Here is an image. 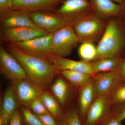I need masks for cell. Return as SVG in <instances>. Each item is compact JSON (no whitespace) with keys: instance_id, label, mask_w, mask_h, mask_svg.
Instances as JSON below:
<instances>
[{"instance_id":"cell-1","label":"cell","mask_w":125,"mask_h":125,"mask_svg":"<svg viewBox=\"0 0 125 125\" xmlns=\"http://www.w3.org/2000/svg\"><path fill=\"white\" fill-rule=\"evenodd\" d=\"M8 51L20 63L29 79L47 90L60 71L46 57L25 53L8 45Z\"/></svg>"},{"instance_id":"cell-2","label":"cell","mask_w":125,"mask_h":125,"mask_svg":"<svg viewBox=\"0 0 125 125\" xmlns=\"http://www.w3.org/2000/svg\"><path fill=\"white\" fill-rule=\"evenodd\" d=\"M122 37L117 24L111 21L106 26L105 31L96 47V60L116 57L121 49Z\"/></svg>"},{"instance_id":"cell-3","label":"cell","mask_w":125,"mask_h":125,"mask_svg":"<svg viewBox=\"0 0 125 125\" xmlns=\"http://www.w3.org/2000/svg\"><path fill=\"white\" fill-rule=\"evenodd\" d=\"M79 42L73 27L67 25L52 34L50 55L64 57L71 54Z\"/></svg>"},{"instance_id":"cell-4","label":"cell","mask_w":125,"mask_h":125,"mask_svg":"<svg viewBox=\"0 0 125 125\" xmlns=\"http://www.w3.org/2000/svg\"><path fill=\"white\" fill-rule=\"evenodd\" d=\"M80 42H93L101 38L106 27L102 21L93 16L80 18L72 25Z\"/></svg>"},{"instance_id":"cell-5","label":"cell","mask_w":125,"mask_h":125,"mask_svg":"<svg viewBox=\"0 0 125 125\" xmlns=\"http://www.w3.org/2000/svg\"><path fill=\"white\" fill-rule=\"evenodd\" d=\"M109 94L96 97L89 107L83 125H104L113 115Z\"/></svg>"},{"instance_id":"cell-6","label":"cell","mask_w":125,"mask_h":125,"mask_svg":"<svg viewBox=\"0 0 125 125\" xmlns=\"http://www.w3.org/2000/svg\"><path fill=\"white\" fill-rule=\"evenodd\" d=\"M30 16L34 24L49 34H53L69 23L54 11L30 12Z\"/></svg>"},{"instance_id":"cell-7","label":"cell","mask_w":125,"mask_h":125,"mask_svg":"<svg viewBox=\"0 0 125 125\" xmlns=\"http://www.w3.org/2000/svg\"><path fill=\"white\" fill-rule=\"evenodd\" d=\"M11 86L20 105L27 108L45 91L29 79L12 81Z\"/></svg>"},{"instance_id":"cell-8","label":"cell","mask_w":125,"mask_h":125,"mask_svg":"<svg viewBox=\"0 0 125 125\" xmlns=\"http://www.w3.org/2000/svg\"><path fill=\"white\" fill-rule=\"evenodd\" d=\"M52 35L48 34L27 41L7 43V45L25 53L46 58L50 55Z\"/></svg>"},{"instance_id":"cell-9","label":"cell","mask_w":125,"mask_h":125,"mask_svg":"<svg viewBox=\"0 0 125 125\" xmlns=\"http://www.w3.org/2000/svg\"><path fill=\"white\" fill-rule=\"evenodd\" d=\"M0 71L5 78L11 81L29 79L20 63L1 43L0 46Z\"/></svg>"},{"instance_id":"cell-10","label":"cell","mask_w":125,"mask_h":125,"mask_svg":"<svg viewBox=\"0 0 125 125\" xmlns=\"http://www.w3.org/2000/svg\"><path fill=\"white\" fill-rule=\"evenodd\" d=\"M1 29V39L7 43L27 41L49 34L40 29L33 27Z\"/></svg>"},{"instance_id":"cell-11","label":"cell","mask_w":125,"mask_h":125,"mask_svg":"<svg viewBox=\"0 0 125 125\" xmlns=\"http://www.w3.org/2000/svg\"><path fill=\"white\" fill-rule=\"evenodd\" d=\"M29 13L24 10L13 9L0 13L1 28L18 27L38 28L32 21Z\"/></svg>"},{"instance_id":"cell-12","label":"cell","mask_w":125,"mask_h":125,"mask_svg":"<svg viewBox=\"0 0 125 125\" xmlns=\"http://www.w3.org/2000/svg\"><path fill=\"white\" fill-rule=\"evenodd\" d=\"M89 6L86 0H65L54 11L67 21L72 27L75 22L84 16L83 11Z\"/></svg>"},{"instance_id":"cell-13","label":"cell","mask_w":125,"mask_h":125,"mask_svg":"<svg viewBox=\"0 0 125 125\" xmlns=\"http://www.w3.org/2000/svg\"><path fill=\"white\" fill-rule=\"evenodd\" d=\"M46 58L54 65L58 70H69L81 72L94 75L91 62L83 60H70L62 57L50 55Z\"/></svg>"},{"instance_id":"cell-14","label":"cell","mask_w":125,"mask_h":125,"mask_svg":"<svg viewBox=\"0 0 125 125\" xmlns=\"http://www.w3.org/2000/svg\"><path fill=\"white\" fill-rule=\"evenodd\" d=\"M65 0H12L13 9H19L29 12L54 11L61 2Z\"/></svg>"},{"instance_id":"cell-15","label":"cell","mask_w":125,"mask_h":125,"mask_svg":"<svg viewBox=\"0 0 125 125\" xmlns=\"http://www.w3.org/2000/svg\"><path fill=\"white\" fill-rule=\"evenodd\" d=\"M116 77L117 71L95 74L92 81L96 97L109 94L116 83Z\"/></svg>"},{"instance_id":"cell-16","label":"cell","mask_w":125,"mask_h":125,"mask_svg":"<svg viewBox=\"0 0 125 125\" xmlns=\"http://www.w3.org/2000/svg\"><path fill=\"white\" fill-rule=\"evenodd\" d=\"M11 85L7 88L2 99L0 121L3 125H8L11 115L19 105Z\"/></svg>"},{"instance_id":"cell-17","label":"cell","mask_w":125,"mask_h":125,"mask_svg":"<svg viewBox=\"0 0 125 125\" xmlns=\"http://www.w3.org/2000/svg\"><path fill=\"white\" fill-rule=\"evenodd\" d=\"M92 81L81 88L80 91L79 110L83 122L88 110L96 97Z\"/></svg>"},{"instance_id":"cell-18","label":"cell","mask_w":125,"mask_h":125,"mask_svg":"<svg viewBox=\"0 0 125 125\" xmlns=\"http://www.w3.org/2000/svg\"><path fill=\"white\" fill-rule=\"evenodd\" d=\"M62 76H58L51 86L52 95L61 106L67 103L69 96L70 89L68 84Z\"/></svg>"},{"instance_id":"cell-19","label":"cell","mask_w":125,"mask_h":125,"mask_svg":"<svg viewBox=\"0 0 125 125\" xmlns=\"http://www.w3.org/2000/svg\"><path fill=\"white\" fill-rule=\"evenodd\" d=\"M60 74L72 84L80 89L90 83L94 75L81 72L69 70L61 71Z\"/></svg>"},{"instance_id":"cell-20","label":"cell","mask_w":125,"mask_h":125,"mask_svg":"<svg viewBox=\"0 0 125 125\" xmlns=\"http://www.w3.org/2000/svg\"><path fill=\"white\" fill-rule=\"evenodd\" d=\"M122 62L121 59L117 57L96 60L91 62L95 74L101 72L117 71Z\"/></svg>"},{"instance_id":"cell-21","label":"cell","mask_w":125,"mask_h":125,"mask_svg":"<svg viewBox=\"0 0 125 125\" xmlns=\"http://www.w3.org/2000/svg\"><path fill=\"white\" fill-rule=\"evenodd\" d=\"M98 11L103 15L111 16L118 14L120 10L118 5L112 0H92Z\"/></svg>"},{"instance_id":"cell-22","label":"cell","mask_w":125,"mask_h":125,"mask_svg":"<svg viewBox=\"0 0 125 125\" xmlns=\"http://www.w3.org/2000/svg\"><path fill=\"white\" fill-rule=\"evenodd\" d=\"M40 98L49 113L56 117L60 115V104L52 94L47 90L44 91Z\"/></svg>"},{"instance_id":"cell-23","label":"cell","mask_w":125,"mask_h":125,"mask_svg":"<svg viewBox=\"0 0 125 125\" xmlns=\"http://www.w3.org/2000/svg\"><path fill=\"white\" fill-rule=\"evenodd\" d=\"M109 97L114 109L125 104V82L116 83L109 93Z\"/></svg>"},{"instance_id":"cell-24","label":"cell","mask_w":125,"mask_h":125,"mask_svg":"<svg viewBox=\"0 0 125 125\" xmlns=\"http://www.w3.org/2000/svg\"><path fill=\"white\" fill-rule=\"evenodd\" d=\"M78 53L82 60L89 62L96 60L97 47L91 42H82L78 49Z\"/></svg>"},{"instance_id":"cell-25","label":"cell","mask_w":125,"mask_h":125,"mask_svg":"<svg viewBox=\"0 0 125 125\" xmlns=\"http://www.w3.org/2000/svg\"><path fill=\"white\" fill-rule=\"evenodd\" d=\"M60 125H83L79 109L72 108L62 116Z\"/></svg>"},{"instance_id":"cell-26","label":"cell","mask_w":125,"mask_h":125,"mask_svg":"<svg viewBox=\"0 0 125 125\" xmlns=\"http://www.w3.org/2000/svg\"><path fill=\"white\" fill-rule=\"evenodd\" d=\"M22 114L25 120L29 125H45L35 114L24 107H22Z\"/></svg>"},{"instance_id":"cell-27","label":"cell","mask_w":125,"mask_h":125,"mask_svg":"<svg viewBox=\"0 0 125 125\" xmlns=\"http://www.w3.org/2000/svg\"><path fill=\"white\" fill-rule=\"evenodd\" d=\"M37 115H42L49 113L42 101L40 98L34 101L30 106L29 108Z\"/></svg>"},{"instance_id":"cell-28","label":"cell","mask_w":125,"mask_h":125,"mask_svg":"<svg viewBox=\"0 0 125 125\" xmlns=\"http://www.w3.org/2000/svg\"><path fill=\"white\" fill-rule=\"evenodd\" d=\"M35 114L45 125H57L55 120L50 113L42 115Z\"/></svg>"},{"instance_id":"cell-29","label":"cell","mask_w":125,"mask_h":125,"mask_svg":"<svg viewBox=\"0 0 125 125\" xmlns=\"http://www.w3.org/2000/svg\"><path fill=\"white\" fill-rule=\"evenodd\" d=\"M121 82H125V60L122 61L120 68L117 71L116 83Z\"/></svg>"},{"instance_id":"cell-30","label":"cell","mask_w":125,"mask_h":125,"mask_svg":"<svg viewBox=\"0 0 125 125\" xmlns=\"http://www.w3.org/2000/svg\"><path fill=\"white\" fill-rule=\"evenodd\" d=\"M21 121L20 112L17 109L11 115L9 121V125H21Z\"/></svg>"},{"instance_id":"cell-31","label":"cell","mask_w":125,"mask_h":125,"mask_svg":"<svg viewBox=\"0 0 125 125\" xmlns=\"http://www.w3.org/2000/svg\"><path fill=\"white\" fill-rule=\"evenodd\" d=\"M13 9L12 0H0V13Z\"/></svg>"},{"instance_id":"cell-32","label":"cell","mask_w":125,"mask_h":125,"mask_svg":"<svg viewBox=\"0 0 125 125\" xmlns=\"http://www.w3.org/2000/svg\"><path fill=\"white\" fill-rule=\"evenodd\" d=\"M104 125H122L121 122L117 119L114 115H113L109 119L107 120Z\"/></svg>"},{"instance_id":"cell-33","label":"cell","mask_w":125,"mask_h":125,"mask_svg":"<svg viewBox=\"0 0 125 125\" xmlns=\"http://www.w3.org/2000/svg\"><path fill=\"white\" fill-rule=\"evenodd\" d=\"M113 115L117 119L122 122L125 119V107L118 111L113 113Z\"/></svg>"},{"instance_id":"cell-34","label":"cell","mask_w":125,"mask_h":125,"mask_svg":"<svg viewBox=\"0 0 125 125\" xmlns=\"http://www.w3.org/2000/svg\"><path fill=\"white\" fill-rule=\"evenodd\" d=\"M125 107V103L123 105H121V106H119L118 107L116 108H114L113 109V113L116 112L118 111H120L121 109H123V108Z\"/></svg>"},{"instance_id":"cell-35","label":"cell","mask_w":125,"mask_h":125,"mask_svg":"<svg viewBox=\"0 0 125 125\" xmlns=\"http://www.w3.org/2000/svg\"><path fill=\"white\" fill-rule=\"evenodd\" d=\"M112 0L116 1V2H121V1L122 0Z\"/></svg>"},{"instance_id":"cell-36","label":"cell","mask_w":125,"mask_h":125,"mask_svg":"<svg viewBox=\"0 0 125 125\" xmlns=\"http://www.w3.org/2000/svg\"><path fill=\"white\" fill-rule=\"evenodd\" d=\"M0 125H3V124H2V122H1V121H0Z\"/></svg>"}]
</instances>
